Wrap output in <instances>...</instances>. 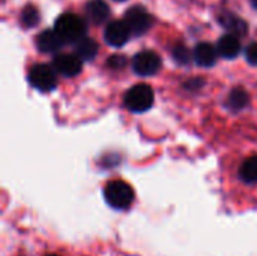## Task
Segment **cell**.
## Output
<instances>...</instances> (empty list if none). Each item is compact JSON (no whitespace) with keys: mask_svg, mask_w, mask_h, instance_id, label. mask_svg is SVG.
<instances>
[{"mask_svg":"<svg viewBox=\"0 0 257 256\" xmlns=\"http://www.w3.org/2000/svg\"><path fill=\"white\" fill-rule=\"evenodd\" d=\"M119 2H120V0H119Z\"/></svg>","mask_w":257,"mask_h":256,"instance_id":"cell-23","label":"cell"},{"mask_svg":"<svg viewBox=\"0 0 257 256\" xmlns=\"http://www.w3.org/2000/svg\"><path fill=\"white\" fill-rule=\"evenodd\" d=\"M65 42L56 30H44L36 39V45L42 53H56Z\"/></svg>","mask_w":257,"mask_h":256,"instance_id":"cell-9","label":"cell"},{"mask_svg":"<svg viewBox=\"0 0 257 256\" xmlns=\"http://www.w3.org/2000/svg\"><path fill=\"white\" fill-rule=\"evenodd\" d=\"M217 51L220 56L226 57V59H233L241 53V42L238 39L236 35H224L220 38L218 44H217Z\"/></svg>","mask_w":257,"mask_h":256,"instance_id":"cell-11","label":"cell"},{"mask_svg":"<svg viewBox=\"0 0 257 256\" xmlns=\"http://www.w3.org/2000/svg\"><path fill=\"white\" fill-rule=\"evenodd\" d=\"M220 23L223 24V27H226L232 35H236V36H244L247 32H248V27H247V23L233 15L232 12H224L223 15H220Z\"/></svg>","mask_w":257,"mask_h":256,"instance_id":"cell-13","label":"cell"},{"mask_svg":"<svg viewBox=\"0 0 257 256\" xmlns=\"http://www.w3.org/2000/svg\"><path fill=\"white\" fill-rule=\"evenodd\" d=\"M130 35H131L130 27L126 26L125 21H120V20H114L108 23L104 30V38L107 44L113 47H122L130 39Z\"/></svg>","mask_w":257,"mask_h":256,"instance_id":"cell-7","label":"cell"},{"mask_svg":"<svg viewBox=\"0 0 257 256\" xmlns=\"http://www.w3.org/2000/svg\"><path fill=\"white\" fill-rule=\"evenodd\" d=\"M161 68V59L154 51H142L133 59V69L139 75H152Z\"/></svg>","mask_w":257,"mask_h":256,"instance_id":"cell-6","label":"cell"},{"mask_svg":"<svg viewBox=\"0 0 257 256\" xmlns=\"http://www.w3.org/2000/svg\"><path fill=\"white\" fill-rule=\"evenodd\" d=\"M45 256H57V255H45Z\"/></svg>","mask_w":257,"mask_h":256,"instance_id":"cell-22","label":"cell"},{"mask_svg":"<svg viewBox=\"0 0 257 256\" xmlns=\"http://www.w3.org/2000/svg\"><path fill=\"white\" fill-rule=\"evenodd\" d=\"M125 63H126V59H125L123 56H120V54H114V56H111V57L107 59V65H108L110 68H113V69L123 68Z\"/></svg>","mask_w":257,"mask_h":256,"instance_id":"cell-19","label":"cell"},{"mask_svg":"<svg viewBox=\"0 0 257 256\" xmlns=\"http://www.w3.org/2000/svg\"><path fill=\"white\" fill-rule=\"evenodd\" d=\"M217 54H218L217 48H215L214 45L208 44V42L199 44V45L194 48V51H193V56H194L196 63H197L199 66H205V68L212 66V65L217 62Z\"/></svg>","mask_w":257,"mask_h":256,"instance_id":"cell-12","label":"cell"},{"mask_svg":"<svg viewBox=\"0 0 257 256\" xmlns=\"http://www.w3.org/2000/svg\"><path fill=\"white\" fill-rule=\"evenodd\" d=\"M172 54H173V59L181 65H187L191 60V51L184 44H176L172 50Z\"/></svg>","mask_w":257,"mask_h":256,"instance_id":"cell-18","label":"cell"},{"mask_svg":"<svg viewBox=\"0 0 257 256\" xmlns=\"http://www.w3.org/2000/svg\"><path fill=\"white\" fill-rule=\"evenodd\" d=\"M123 21L126 23V26L131 30V35H134V36H140V35L146 33L152 26V17L143 6L130 8L125 14Z\"/></svg>","mask_w":257,"mask_h":256,"instance_id":"cell-4","label":"cell"},{"mask_svg":"<svg viewBox=\"0 0 257 256\" xmlns=\"http://www.w3.org/2000/svg\"><path fill=\"white\" fill-rule=\"evenodd\" d=\"M86 15L93 24H104L110 17V8L102 0H90L86 5Z\"/></svg>","mask_w":257,"mask_h":256,"instance_id":"cell-10","label":"cell"},{"mask_svg":"<svg viewBox=\"0 0 257 256\" xmlns=\"http://www.w3.org/2000/svg\"><path fill=\"white\" fill-rule=\"evenodd\" d=\"M248 100H250V97H248V94H247V91L245 89H242V88H235L230 94H229V97H227V107L230 109V110H233V112H239V110H242L247 104H248Z\"/></svg>","mask_w":257,"mask_h":256,"instance_id":"cell-15","label":"cell"},{"mask_svg":"<svg viewBox=\"0 0 257 256\" xmlns=\"http://www.w3.org/2000/svg\"><path fill=\"white\" fill-rule=\"evenodd\" d=\"M39 23V12L35 6L29 5L21 12V24L24 27H33Z\"/></svg>","mask_w":257,"mask_h":256,"instance_id":"cell-17","label":"cell"},{"mask_svg":"<svg viewBox=\"0 0 257 256\" xmlns=\"http://www.w3.org/2000/svg\"><path fill=\"white\" fill-rule=\"evenodd\" d=\"M104 199L113 210H128L134 202V190L125 181L116 180L104 187Z\"/></svg>","mask_w":257,"mask_h":256,"instance_id":"cell-1","label":"cell"},{"mask_svg":"<svg viewBox=\"0 0 257 256\" xmlns=\"http://www.w3.org/2000/svg\"><path fill=\"white\" fill-rule=\"evenodd\" d=\"M75 54L81 60H92L98 54V44L87 36H83L75 42Z\"/></svg>","mask_w":257,"mask_h":256,"instance_id":"cell-14","label":"cell"},{"mask_svg":"<svg viewBox=\"0 0 257 256\" xmlns=\"http://www.w3.org/2000/svg\"><path fill=\"white\" fill-rule=\"evenodd\" d=\"M54 30L59 33V36L62 38L63 42H77L78 39H81L86 33V24L84 21L75 15V14H63L56 20L54 24Z\"/></svg>","mask_w":257,"mask_h":256,"instance_id":"cell-2","label":"cell"},{"mask_svg":"<svg viewBox=\"0 0 257 256\" xmlns=\"http://www.w3.org/2000/svg\"><path fill=\"white\" fill-rule=\"evenodd\" d=\"M251 5H253V6L257 9V0H251Z\"/></svg>","mask_w":257,"mask_h":256,"instance_id":"cell-21","label":"cell"},{"mask_svg":"<svg viewBox=\"0 0 257 256\" xmlns=\"http://www.w3.org/2000/svg\"><path fill=\"white\" fill-rule=\"evenodd\" d=\"M53 66L62 75L72 77L81 71V59L77 54H59L54 57Z\"/></svg>","mask_w":257,"mask_h":256,"instance_id":"cell-8","label":"cell"},{"mask_svg":"<svg viewBox=\"0 0 257 256\" xmlns=\"http://www.w3.org/2000/svg\"><path fill=\"white\" fill-rule=\"evenodd\" d=\"M29 81L30 84L41 91V92H48L56 88V74L54 69L48 65H35L30 72H29Z\"/></svg>","mask_w":257,"mask_h":256,"instance_id":"cell-5","label":"cell"},{"mask_svg":"<svg viewBox=\"0 0 257 256\" xmlns=\"http://www.w3.org/2000/svg\"><path fill=\"white\" fill-rule=\"evenodd\" d=\"M245 57L251 65H257V42H253L245 50Z\"/></svg>","mask_w":257,"mask_h":256,"instance_id":"cell-20","label":"cell"},{"mask_svg":"<svg viewBox=\"0 0 257 256\" xmlns=\"http://www.w3.org/2000/svg\"><path fill=\"white\" fill-rule=\"evenodd\" d=\"M154 104V91L149 84L139 83L133 86L125 95V106L136 113L146 112Z\"/></svg>","mask_w":257,"mask_h":256,"instance_id":"cell-3","label":"cell"},{"mask_svg":"<svg viewBox=\"0 0 257 256\" xmlns=\"http://www.w3.org/2000/svg\"><path fill=\"white\" fill-rule=\"evenodd\" d=\"M239 178L247 184L257 183V155L248 157L239 167Z\"/></svg>","mask_w":257,"mask_h":256,"instance_id":"cell-16","label":"cell"}]
</instances>
